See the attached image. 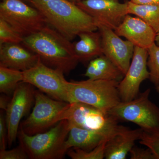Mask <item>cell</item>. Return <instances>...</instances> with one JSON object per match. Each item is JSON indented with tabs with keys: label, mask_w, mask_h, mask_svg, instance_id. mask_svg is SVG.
Wrapping results in <instances>:
<instances>
[{
	"label": "cell",
	"mask_w": 159,
	"mask_h": 159,
	"mask_svg": "<svg viewBox=\"0 0 159 159\" xmlns=\"http://www.w3.org/2000/svg\"><path fill=\"white\" fill-rule=\"evenodd\" d=\"M22 43L37 54L43 63L64 74H69L80 62L73 43L48 25L24 37Z\"/></svg>",
	"instance_id": "obj_1"
},
{
	"label": "cell",
	"mask_w": 159,
	"mask_h": 159,
	"mask_svg": "<svg viewBox=\"0 0 159 159\" xmlns=\"http://www.w3.org/2000/svg\"><path fill=\"white\" fill-rule=\"evenodd\" d=\"M30 2L48 25L70 40L82 32L98 29L94 19L69 0H31Z\"/></svg>",
	"instance_id": "obj_2"
},
{
	"label": "cell",
	"mask_w": 159,
	"mask_h": 159,
	"mask_svg": "<svg viewBox=\"0 0 159 159\" xmlns=\"http://www.w3.org/2000/svg\"><path fill=\"white\" fill-rule=\"evenodd\" d=\"M70 130L68 121L63 120L47 131L32 135L20 128L17 137L29 158L62 159L68 151L66 142Z\"/></svg>",
	"instance_id": "obj_3"
},
{
	"label": "cell",
	"mask_w": 159,
	"mask_h": 159,
	"mask_svg": "<svg viewBox=\"0 0 159 159\" xmlns=\"http://www.w3.org/2000/svg\"><path fill=\"white\" fill-rule=\"evenodd\" d=\"M115 80L88 79L69 82L70 103L80 102L92 106L105 113L121 101Z\"/></svg>",
	"instance_id": "obj_4"
},
{
	"label": "cell",
	"mask_w": 159,
	"mask_h": 159,
	"mask_svg": "<svg viewBox=\"0 0 159 159\" xmlns=\"http://www.w3.org/2000/svg\"><path fill=\"white\" fill-rule=\"evenodd\" d=\"M150 89L130 101H120L108 114L118 120L133 122L144 131H159V108L149 99Z\"/></svg>",
	"instance_id": "obj_5"
},
{
	"label": "cell",
	"mask_w": 159,
	"mask_h": 159,
	"mask_svg": "<svg viewBox=\"0 0 159 159\" xmlns=\"http://www.w3.org/2000/svg\"><path fill=\"white\" fill-rule=\"evenodd\" d=\"M63 120L68 121L70 127L110 134L117 133L125 127L119 125V120L113 116L80 102L70 103L61 118V121Z\"/></svg>",
	"instance_id": "obj_6"
},
{
	"label": "cell",
	"mask_w": 159,
	"mask_h": 159,
	"mask_svg": "<svg viewBox=\"0 0 159 159\" xmlns=\"http://www.w3.org/2000/svg\"><path fill=\"white\" fill-rule=\"evenodd\" d=\"M69 104L50 98L41 91L35 90L33 110L27 119L21 122L20 128L30 135L44 132L61 121Z\"/></svg>",
	"instance_id": "obj_7"
},
{
	"label": "cell",
	"mask_w": 159,
	"mask_h": 159,
	"mask_svg": "<svg viewBox=\"0 0 159 159\" xmlns=\"http://www.w3.org/2000/svg\"><path fill=\"white\" fill-rule=\"evenodd\" d=\"M0 18L24 37L38 32L48 25L37 9L22 0H2L0 3Z\"/></svg>",
	"instance_id": "obj_8"
},
{
	"label": "cell",
	"mask_w": 159,
	"mask_h": 159,
	"mask_svg": "<svg viewBox=\"0 0 159 159\" xmlns=\"http://www.w3.org/2000/svg\"><path fill=\"white\" fill-rule=\"evenodd\" d=\"M23 82L35 87L53 99L70 103L69 82L64 74L39 62L28 70L23 72Z\"/></svg>",
	"instance_id": "obj_9"
},
{
	"label": "cell",
	"mask_w": 159,
	"mask_h": 159,
	"mask_svg": "<svg viewBox=\"0 0 159 159\" xmlns=\"http://www.w3.org/2000/svg\"><path fill=\"white\" fill-rule=\"evenodd\" d=\"M33 87L28 83H20L6 109L5 118L9 146L12 145L18 137L21 120L29 112L34 102L35 90Z\"/></svg>",
	"instance_id": "obj_10"
},
{
	"label": "cell",
	"mask_w": 159,
	"mask_h": 159,
	"mask_svg": "<svg viewBox=\"0 0 159 159\" xmlns=\"http://www.w3.org/2000/svg\"><path fill=\"white\" fill-rule=\"evenodd\" d=\"M148 58L147 49L135 47L128 70L118 86L121 101H130L138 97L141 84L149 79Z\"/></svg>",
	"instance_id": "obj_11"
},
{
	"label": "cell",
	"mask_w": 159,
	"mask_h": 159,
	"mask_svg": "<svg viewBox=\"0 0 159 159\" xmlns=\"http://www.w3.org/2000/svg\"><path fill=\"white\" fill-rule=\"evenodd\" d=\"M95 22L115 30L128 14V3L119 0H81L76 3Z\"/></svg>",
	"instance_id": "obj_12"
},
{
	"label": "cell",
	"mask_w": 159,
	"mask_h": 159,
	"mask_svg": "<svg viewBox=\"0 0 159 159\" xmlns=\"http://www.w3.org/2000/svg\"><path fill=\"white\" fill-rule=\"evenodd\" d=\"M96 25L101 34L103 55L125 75L130 65L135 46L127 40L122 39L112 29L99 23Z\"/></svg>",
	"instance_id": "obj_13"
},
{
	"label": "cell",
	"mask_w": 159,
	"mask_h": 159,
	"mask_svg": "<svg viewBox=\"0 0 159 159\" xmlns=\"http://www.w3.org/2000/svg\"><path fill=\"white\" fill-rule=\"evenodd\" d=\"M114 31L119 36L125 38L135 47L148 50L155 43L156 32L138 16L134 17L127 14Z\"/></svg>",
	"instance_id": "obj_14"
},
{
	"label": "cell",
	"mask_w": 159,
	"mask_h": 159,
	"mask_svg": "<svg viewBox=\"0 0 159 159\" xmlns=\"http://www.w3.org/2000/svg\"><path fill=\"white\" fill-rule=\"evenodd\" d=\"M40 60L37 54L22 43L0 45V66L24 72L36 66Z\"/></svg>",
	"instance_id": "obj_15"
},
{
	"label": "cell",
	"mask_w": 159,
	"mask_h": 159,
	"mask_svg": "<svg viewBox=\"0 0 159 159\" xmlns=\"http://www.w3.org/2000/svg\"><path fill=\"white\" fill-rule=\"evenodd\" d=\"M143 130L142 128L129 129L127 127L115 134L107 142L105 149L106 159H125L135 142L139 140Z\"/></svg>",
	"instance_id": "obj_16"
},
{
	"label": "cell",
	"mask_w": 159,
	"mask_h": 159,
	"mask_svg": "<svg viewBox=\"0 0 159 159\" xmlns=\"http://www.w3.org/2000/svg\"><path fill=\"white\" fill-rule=\"evenodd\" d=\"M114 134L71 126L66 140V148L67 151L73 148L92 150Z\"/></svg>",
	"instance_id": "obj_17"
},
{
	"label": "cell",
	"mask_w": 159,
	"mask_h": 159,
	"mask_svg": "<svg viewBox=\"0 0 159 159\" xmlns=\"http://www.w3.org/2000/svg\"><path fill=\"white\" fill-rule=\"evenodd\" d=\"M96 31L80 33L78 35L79 40L73 43L79 61L87 62L103 54L101 34L99 31Z\"/></svg>",
	"instance_id": "obj_18"
},
{
	"label": "cell",
	"mask_w": 159,
	"mask_h": 159,
	"mask_svg": "<svg viewBox=\"0 0 159 159\" xmlns=\"http://www.w3.org/2000/svg\"><path fill=\"white\" fill-rule=\"evenodd\" d=\"M89 79L115 80L120 81L124 74L109 59L102 54L91 60L84 74Z\"/></svg>",
	"instance_id": "obj_19"
},
{
	"label": "cell",
	"mask_w": 159,
	"mask_h": 159,
	"mask_svg": "<svg viewBox=\"0 0 159 159\" xmlns=\"http://www.w3.org/2000/svg\"><path fill=\"white\" fill-rule=\"evenodd\" d=\"M128 3L129 14H132L142 19L154 30L159 32V6L135 4L130 1Z\"/></svg>",
	"instance_id": "obj_20"
},
{
	"label": "cell",
	"mask_w": 159,
	"mask_h": 159,
	"mask_svg": "<svg viewBox=\"0 0 159 159\" xmlns=\"http://www.w3.org/2000/svg\"><path fill=\"white\" fill-rule=\"evenodd\" d=\"M23 71L0 66V92L6 95L13 94L20 83L23 82Z\"/></svg>",
	"instance_id": "obj_21"
},
{
	"label": "cell",
	"mask_w": 159,
	"mask_h": 159,
	"mask_svg": "<svg viewBox=\"0 0 159 159\" xmlns=\"http://www.w3.org/2000/svg\"><path fill=\"white\" fill-rule=\"evenodd\" d=\"M107 141H104L93 150L87 151L73 148L68 150L67 154L72 159H102L105 158V149Z\"/></svg>",
	"instance_id": "obj_22"
},
{
	"label": "cell",
	"mask_w": 159,
	"mask_h": 159,
	"mask_svg": "<svg viewBox=\"0 0 159 159\" xmlns=\"http://www.w3.org/2000/svg\"><path fill=\"white\" fill-rule=\"evenodd\" d=\"M148 52L149 79L156 87L159 85V47L154 43L148 49Z\"/></svg>",
	"instance_id": "obj_23"
},
{
	"label": "cell",
	"mask_w": 159,
	"mask_h": 159,
	"mask_svg": "<svg viewBox=\"0 0 159 159\" xmlns=\"http://www.w3.org/2000/svg\"><path fill=\"white\" fill-rule=\"evenodd\" d=\"M24 37L6 21L0 18V45L6 43H22Z\"/></svg>",
	"instance_id": "obj_24"
},
{
	"label": "cell",
	"mask_w": 159,
	"mask_h": 159,
	"mask_svg": "<svg viewBox=\"0 0 159 159\" xmlns=\"http://www.w3.org/2000/svg\"><path fill=\"white\" fill-rule=\"evenodd\" d=\"M139 140L141 145L151 151L156 159H159V131L147 132L143 130Z\"/></svg>",
	"instance_id": "obj_25"
},
{
	"label": "cell",
	"mask_w": 159,
	"mask_h": 159,
	"mask_svg": "<svg viewBox=\"0 0 159 159\" xmlns=\"http://www.w3.org/2000/svg\"><path fill=\"white\" fill-rule=\"evenodd\" d=\"M29 159L27 152L20 145L18 147L11 150H0V159Z\"/></svg>",
	"instance_id": "obj_26"
},
{
	"label": "cell",
	"mask_w": 159,
	"mask_h": 159,
	"mask_svg": "<svg viewBox=\"0 0 159 159\" xmlns=\"http://www.w3.org/2000/svg\"><path fill=\"white\" fill-rule=\"evenodd\" d=\"M131 159H156L149 148H143L134 146L129 151Z\"/></svg>",
	"instance_id": "obj_27"
},
{
	"label": "cell",
	"mask_w": 159,
	"mask_h": 159,
	"mask_svg": "<svg viewBox=\"0 0 159 159\" xmlns=\"http://www.w3.org/2000/svg\"><path fill=\"white\" fill-rule=\"evenodd\" d=\"M8 141V129L6 118L2 112H1L0 115V150L6 149Z\"/></svg>",
	"instance_id": "obj_28"
},
{
	"label": "cell",
	"mask_w": 159,
	"mask_h": 159,
	"mask_svg": "<svg viewBox=\"0 0 159 159\" xmlns=\"http://www.w3.org/2000/svg\"><path fill=\"white\" fill-rule=\"evenodd\" d=\"M130 1L135 4L159 6V0H130Z\"/></svg>",
	"instance_id": "obj_29"
},
{
	"label": "cell",
	"mask_w": 159,
	"mask_h": 159,
	"mask_svg": "<svg viewBox=\"0 0 159 159\" xmlns=\"http://www.w3.org/2000/svg\"><path fill=\"white\" fill-rule=\"evenodd\" d=\"M11 99L6 95H2L0 97V108L6 111V109L9 105Z\"/></svg>",
	"instance_id": "obj_30"
},
{
	"label": "cell",
	"mask_w": 159,
	"mask_h": 159,
	"mask_svg": "<svg viewBox=\"0 0 159 159\" xmlns=\"http://www.w3.org/2000/svg\"><path fill=\"white\" fill-rule=\"evenodd\" d=\"M155 43L159 47V32L157 33L156 36Z\"/></svg>",
	"instance_id": "obj_31"
},
{
	"label": "cell",
	"mask_w": 159,
	"mask_h": 159,
	"mask_svg": "<svg viewBox=\"0 0 159 159\" xmlns=\"http://www.w3.org/2000/svg\"><path fill=\"white\" fill-rule=\"evenodd\" d=\"M69 1L76 4V3L80 1H81V0H69Z\"/></svg>",
	"instance_id": "obj_32"
},
{
	"label": "cell",
	"mask_w": 159,
	"mask_h": 159,
	"mask_svg": "<svg viewBox=\"0 0 159 159\" xmlns=\"http://www.w3.org/2000/svg\"><path fill=\"white\" fill-rule=\"evenodd\" d=\"M156 89L158 93L159 94V85L156 86Z\"/></svg>",
	"instance_id": "obj_33"
},
{
	"label": "cell",
	"mask_w": 159,
	"mask_h": 159,
	"mask_svg": "<svg viewBox=\"0 0 159 159\" xmlns=\"http://www.w3.org/2000/svg\"><path fill=\"white\" fill-rule=\"evenodd\" d=\"M22 1H24V2H30L31 0H22Z\"/></svg>",
	"instance_id": "obj_34"
}]
</instances>
